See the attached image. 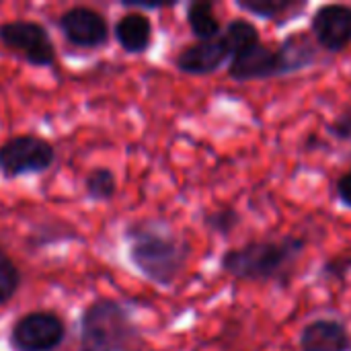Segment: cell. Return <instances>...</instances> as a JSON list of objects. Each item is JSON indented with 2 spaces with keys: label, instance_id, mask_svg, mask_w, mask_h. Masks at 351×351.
I'll list each match as a JSON object with an SVG mask.
<instances>
[{
  "label": "cell",
  "instance_id": "52a82bcc",
  "mask_svg": "<svg viewBox=\"0 0 351 351\" xmlns=\"http://www.w3.org/2000/svg\"><path fill=\"white\" fill-rule=\"evenodd\" d=\"M228 76L237 82H251V80L282 78L288 76V70L280 47H271L259 41L230 60Z\"/></svg>",
  "mask_w": 351,
  "mask_h": 351
},
{
  "label": "cell",
  "instance_id": "2e32d148",
  "mask_svg": "<svg viewBox=\"0 0 351 351\" xmlns=\"http://www.w3.org/2000/svg\"><path fill=\"white\" fill-rule=\"evenodd\" d=\"M220 37H222L224 45L230 51V60L237 53H241V51H245L251 45H255V43L261 41L259 39V29L251 21H247V19H234V21H230L224 27V31L220 33Z\"/></svg>",
  "mask_w": 351,
  "mask_h": 351
},
{
  "label": "cell",
  "instance_id": "ba28073f",
  "mask_svg": "<svg viewBox=\"0 0 351 351\" xmlns=\"http://www.w3.org/2000/svg\"><path fill=\"white\" fill-rule=\"evenodd\" d=\"M311 35L319 47L337 53L351 43V6L323 4L311 21Z\"/></svg>",
  "mask_w": 351,
  "mask_h": 351
},
{
  "label": "cell",
  "instance_id": "5bb4252c",
  "mask_svg": "<svg viewBox=\"0 0 351 351\" xmlns=\"http://www.w3.org/2000/svg\"><path fill=\"white\" fill-rule=\"evenodd\" d=\"M187 23L197 41L216 39L222 33V25L214 14L212 2H191L187 6Z\"/></svg>",
  "mask_w": 351,
  "mask_h": 351
},
{
  "label": "cell",
  "instance_id": "9a60e30c",
  "mask_svg": "<svg viewBox=\"0 0 351 351\" xmlns=\"http://www.w3.org/2000/svg\"><path fill=\"white\" fill-rule=\"evenodd\" d=\"M237 6L257 14L267 21H278L288 14V19L296 16L300 10L306 8V2L300 0H237Z\"/></svg>",
  "mask_w": 351,
  "mask_h": 351
},
{
  "label": "cell",
  "instance_id": "7c38bea8",
  "mask_svg": "<svg viewBox=\"0 0 351 351\" xmlns=\"http://www.w3.org/2000/svg\"><path fill=\"white\" fill-rule=\"evenodd\" d=\"M115 39L130 53H142L152 43V23L144 12L132 10L115 25Z\"/></svg>",
  "mask_w": 351,
  "mask_h": 351
},
{
  "label": "cell",
  "instance_id": "ac0fdd59",
  "mask_svg": "<svg viewBox=\"0 0 351 351\" xmlns=\"http://www.w3.org/2000/svg\"><path fill=\"white\" fill-rule=\"evenodd\" d=\"M21 286V271L16 263L6 255L4 249H0V304H6L12 300Z\"/></svg>",
  "mask_w": 351,
  "mask_h": 351
},
{
  "label": "cell",
  "instance_id": "d6986e66",
  "mask_svg": "<svg viewBox=\"0 0 351 351\" xmlns=\"http://www.w3.org/2000/svg\"><path fill=\"white\" fill-rule=\"evenodd\" d=\"M204 222H206V226H208L212 232H216V234H220V237H228V234L239 226L241 216H239V212L232 210V208H222V210L210 212V214L204 218Z\"/></svg>",
  "mask_w": 351,
  "mask_h": 351
},
{
  "label": "cell",
  "instance_id": "44dd1931",
  "mask_svg": "<svg viewBox=\"0 0 351 351\" xmlns=\"http://www.w3.org/2000/svg\"><path fill=\"white\" fill-rule=\"evenodd\" d=\"M351 271V257H333L323 267L325 280H339L343 282Z\"/></svg>",
  "mask_w": 351,
  "mask_h": 351
},
{
  "label": "cell",
  "instance_id": "277c9868",
  "mask_svg": "<svg viewBox=\"0 0 351 351\" xmlns=\"http://www.w3.org/2000/svg\"><path fill=\"white\" fill-rule=\"evenodd\" d=\"M53 146L39 136H14L0 146V171L8 179L43 173L53 165Z\"/></svg>",
  "mask_w": 351,
  "mask_h": 351
},
{
  "label": "cell",
  "instance_id": "30bf717a",
  "mask_svg": "<svg viewBox=\"0 0 351 351\" xmlns=\"http://www.w3.org/2000/svg\"><path fill=\"white\" fill-rule=\"evenodd\" d=\"M230 60V51L224 45L222 37L218 35L216 39L208 41H195L181 49L177 56L175 64L181 72L191 74V76H206L222 68V64Z\"/></svg>",
  "mask_w": 351,
  "mask_h": 351
},
{
  "label": "cell",
  "instance_id": "e0dca14e",
  "mask_svg": "<svg viewBox=\"0 0 351 351\" xmlns=\"http://www.w3.org/2000/svg\"><path fill=\"white\" fill-rule=\"evenodd\" d=\"M84 189H86L88 197L101 199V202H109L115 195V189H117L115 175L109 169H95V171H90L86 175Z\"/></svg>",
  "mask_w": 351,
  "mask_h": 351
},
{
  "label": "cell",
  "instance_id": "5b68a950",
  "mask_svg": "<svg viewBox=\"0 0 351 351\" xmlns=\"http://www.w3.org/2000/svg\"><path fill=\"white\" fill-rule=\"evenodd\" d=\"M66 337L64 321L49 311H35L19 319L10 331L14 351H53Z\"/></svg>",
  "mask_w": 351,
  "mask_h": 351
},
{
  "label": "cell",
  "instance_id": "6da1fadb",
  "mask_svg": "<svg viewBox=\"0 0 351 351\" xmlns=\"http://www.w3.org/2000/svg\"><path fill=\"white\" fill-rule=\"evenodd\" d=\"M304 251L306 241L302 237L253 241L245 247L226 251L220 265L228 276L243 282H280L286 286Z\"/></svg>",
  "mask_w": 351,
  "mask_h": 351
},
{
  "label": "cell",
  "instance_id": "ffe728a7",
  "mask_svg": "<svg viewBox=\"0 0 351 351\" xmlns=\"http://www.w3.org/2000/svg\"><path fill=\"white\" fill-rule=\"evenodd\" d=\"M329 134L341 142H351V105L343 107L329 123Z\"/></svg>",
  "mask_w": 351,
  "mask_h": 351
},
{
  "label": "cell",
  "instance_id": "4fadbf2b",
  "mask_svg": "<svg viewBox=\"0 0 351 351\" xmlns=\"http://www.w3.org/2000/svg\"><path fill=\"white\" fill-rule=\"evenodd\" d=\"M282 58L286 62V70L288 74L300 72L313 64H317L319 60V45L313 39V35L304 33V31H296L290 37H286L280 45Z\"/></svg>",
  "mask_w": 351,
  "mask_h": 351
},
{
  "label": "cell",
  "instance_id": "8fae6325",
  "mask_svg": "<svg viewBox=\"0 0 351 351\" xmlns=\"http://www.w3.org/2000/svg\"><path fill=\"white\" fill-rule=\"evenodd\" d=\"M350 346L348 327L335 319H317L300 333V351H348Z\"/></svg>",
  "mask_w": 351,
  "mask_h": 351
},
{
  "label": "cell",
  "instance_id": "3957f363",
  "mask_svg": "<svg viewBox=\"0 0 351 351\" xmlns=\"http://www.w3.org/2000/svg\"><path fill=\"white\" fill-rule=\"evenodd\" d=\"M144 341L130 313L115 300H95L80 319V351H142Z\"/></svg>",
  "mask_w": 351,
  "mask_h": 351
},
{
  "label": "cell",
  "instance_id": "7402d4cb",
  "mask_svg": "<svg viewBox=\"0 0 351 351\" xmlns=\"http://www.w3.org/2000/svg\"><path fill=\"white\" fill-rule=\"evenodd\" d=\"M337 199L351 210V169L337 179Z\"/></svg>",
  "mask_w": 351,
  "mask_h": 351
},
{
  "label": "cell",
  "instance_id": "7a4b0ae2",
  "mask_svg": "<svg viewBox=\"0 0 351 351\" xmlns=\"http://www.w3.org/2000/svg\"><path fill=\"white\" fill-rule=\"evenodd\" d=\"M130 259L136 269L158 286H171L189 259V245L165 222L144 220L128 230Z\"/></svg>",
  "mask_w": 351,
  "mask_h": 351
},
{
  "label": "cell",
  "instance_id": "9c48e42d",
  "mask_svg": "<svg viewBox=\"0 0 351 351\" xmlns=\"http://www.w3.org/2000/svg\"><path fill=\"white\" fill-rule=\"evenodd\" d=\"M60 29L64 37L78 47H99L109 37V25L105 16L86 6H74L60 16Z\"/></svg>",
  "mask_w": 351,
  "mask_h": 351
},
{
  "label": "cell",
  "instance_id": "8992f818",
  "mask_svg": "<svg viewBox=\"0 0 351 351\" xmlns=\"http://www.w3.org/2000/svg\"><path fill=\"white\" fill-rule=\"evenodd\" d=\"M0 41L31 66H51L56 60L53 43L35 21H10L0 25Z\"/></svg>",
  "mask_w": 351,
  "mask_h": 351
}]
</instances>
